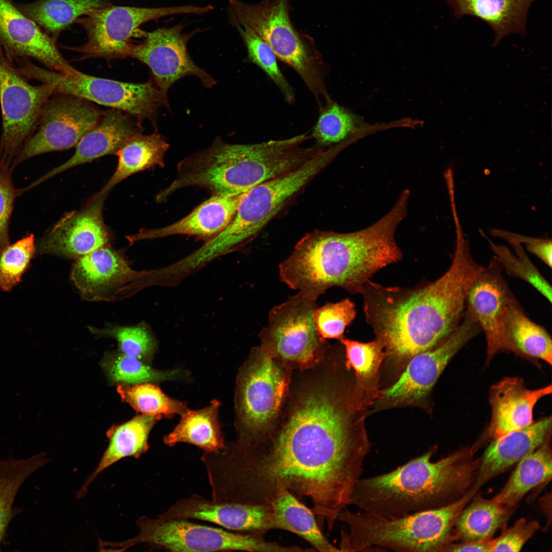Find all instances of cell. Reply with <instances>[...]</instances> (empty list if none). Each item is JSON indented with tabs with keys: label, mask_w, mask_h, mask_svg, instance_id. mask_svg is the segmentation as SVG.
Segmentation results:
<instances>
[{
	"label": "cell",
	"mask_w": 552,
	"mask_h": 552,
	"mask_svg": "<svg viewBox=\"0 0 552 552\" xmlns=\"http://www.w3.org/2000/svg\"><path fill=\"white\" fill-rule=\"evenodd\" d=\"M30 79L53 83L56 93L75 96L124 111L141 122L149 120L157 130L158 111L169 107L168 94L153 81L131 83L93 76L75 69L64 74L30 63L25 69Z\"/></svg>",
	"instance_id": "obj_10"
},
{
	"label": "cell",
	"mask_w": 552,
	"mask_h": 552,
	"mask_svg": "<svg viewBox=\"0 0 552 552\" xmlns=\"http://www.w3.org/2000/svg\"><path fill=\"white\" fill-rule=\"evenodd\" d=\"M475 493L471 490L442 508L397 518L346 509L337 520L349 527L350 551H444L455 539L457 517Z\"/></svg>",
	"instance_id": "obj_6"
},
{
	"label": "cell",
	"mask_w": 552,
	"mask_h": 552,
	"mask_svg": "<svg viewBox=\"0 0 552 552\" xmlns=\"http://www.w3.org/2000/svg\"><path fill=\"white\" fill-rule=\"evenodd\" d=\"M15 5L55 40L62 31L80 16L111 5L106 0H36Z\"/></svg>",
	"instance_id": "obj_34"
},
{
	"label": "cell",
	"mask_w": 552,
	"mask_h": 552,
	"mask_svg": "<svg viewBox=\"0 0 552 552\" xmlns=\"http://www.w3.org/2000/svg\"><path fill=\"white\" fill-rule=\"evenodd\" d=\"M139 533L117 542L103 541L105 551H122L137 544L171 551H286L287 546L267 541L263 535L234 532L186 519L163 520L144 516L136 522Z\"/></svg>",
	"instance_id": "obj_9"
},
{
	"label": "cell",
	"mask_w": 552,
	"mask_h": 552,
	"mask_svg": "<svg viewBox=\"0 0 552 552\" xmlns=\"http://www.w3.org/2000/svg\"><path fill=\"white\" fill-rule=\"evenodd\" d=\"M220 406L215 400L204 408L188 409L173 431L164 436L165 444L172 447L178 443H187L209 452L222 449L225 442L218 419Z\"/></svg>",
	"instance_id": "obj_33"
},
{
	"label": "cell",
	"mask_w": 552,
	"mask_h": 552,
	"mask_svg": "<svg viewBox=\"0 0 552 552\" xmlns=\"http://www.w3.org/2000/svg\"><path fill=\"white\" fill-rule=\"evenodd\" d=\"M352 386L311 389L274 434L233 451L231 473L247 502L270 503L286 490L312 503L320 528H333L350 504L372 443L365 427L367 411L352 403Z\"/></svg>",
	"instance_id": "obj_1"
},
{
	"label": "cell",
	"mask_w": 552,
	"mask_h": 552,
	"mask_svg": "<svg viewBox=\"0 0 552 552\" xmlns=\"http://www.w3.org/2000/svg\"><path fill=\"white\" fill-rule=\"evenodd\" d=\"M549 438L521 460L510 478L493 498L509 507L514 506L531 490L551 477V452Z\"/></svg>",
	"instance_id": "obj_35"
},
{
	"label": "cell",
	"mask_w": 552,
	"mask_h": 552,
	"mask_svg": "<svg viewBox=\"0 0 552 552\" xmlns=\"http://www.w3.org/2000/svg\"><path fill=\"white\" fill-rule=\"evenodd\" d=\"M0 46L13 61L33 59L49 70L65 74L76 69L60 53L56 40L21 12L13 0H0Z\"/></svg>",
	"instance_id": "obj_21"
},
{
	"label": "cell",
	"mask_w": 552,
	"mask_h": 552,
	"mask_svg": "<svg viewBox=\"0 0 552 552\" xmlns=\"http://www.w3.org/2000/svg\"><path fill=\"white\" fill-rule=\"evenodd\" d=\"M356 127L355 116L332 100L319 108L312 136L319 147L332 146L344 140Z\"/></svg>",
	"instance_id": "obj_42"
},
{
	"label": "cell",
	"mask_w": 552,
	"mask_h": 552,
	"mask_svg": "<svg viewBox=\"0 0 552 552\" xmlns=\"http://www.w3.org/2000/svg\"><path fill=\"white\" fill-rule=\"evenodd\" d=\"M12 169L3 157L0 140V252L10 244L9 226L17 189L12 180Z\"/></svg>",
	"instance_id": "obj_46"
},
{
	"label": "cell",
	"mask_w": 552,
	"mask_h": 552,
	"mask_svg": "<svg viewBox=\"0 0 552 552\" xmlns=\"http://www.w3.org/2000/svg\"><path fill=\"white\" fill-rule=\"evenodd\" d=\"M237 25L247 26L263 39L277 58L301 78L318 106L330 101L326 84L330 66L311 39L299 34L290 20L288 0H263L250 5L228 0Z\"/></svg>",
	"instance_id": "obj_7"
},
{
	"label": "cell",
	"mask_w": 552,
	"mask_h": 552,
	"mask_svg": "<svg viewBox=\"0 0 552 552\" xmlns=\"http://www.w3.org/2000/svg\"><path fill=\"white\" fill-rule=\"evenodd\" d=\"M306 160L295 136L251 144H231L217 137L209 147L181 160L176 178L156 196L164 202L189 187L207 189L212 195H236L290 172Z\"/></svg>",
	"instance_id": "obj_5"
},
{
	"label": "cell",
	"mask_w": 552,
	"mask_h": 552,
	"mask_svg": "<svg viewBox=\"0 0 552 552\" xmlns=\"http://www.w3.org/2000/svg\"><path fill=\"white\" fill-rule=\"evenodd\" d=\"M107 194L100 196L84 208L67 213L39 239L36 250L76 260L104 246L111 239L102 215Z\"/></svg>",
	"instance_id": "obj_19"
},
{
	"label": "cell",
	"mask_w": 552,
	"mask_h": 552,
	"mask_svg": "<svg viewBox=\"0 0 552 552\" xmlns=\"http://www.w3.org/2000/svg\"><path fill=\"white\" fill-rule=\"evenodd\" d=\"M245 192L236 195H212L181 219L158 228L140 229L136 234L126 236V239L130 244L141 240L175 235L210 239L229 224Z\"/></svg>",
	"instance_id": "obj_26"
},
{
	"label": "cell",
	"mask_w": 552,
	"mask_h": 552,
	"mask_svg": "<svg viewBox=\"0 0 552 552\" xmlns=\"http://www.w3.org/2000/svg\"><path fill=\"white\" fill-rule=\"evenodd\" d=\"M48 461L43 453L22 459L0 460V545L13 515L12 504L18 489L29 475Z\"/></svg>",
	"instance_id": "obj_37"
},
{
	"label": "cell",
	"mask_w": 552,
	"mask_h": 552,
	"mask_svg": "<svg viewBox=\"0 0 552 552\" xmlns=\"http://www.w3.org/2000/svg\"><path fill=\"white\" fill-rule=\"evenodd\" d=\"M287 379L273 356L258 349L238 376L236 395L238 441L259 442L269 434L281 406Z\"/></svg>",
	"instance_id": "obj_12"
},
{
	"label": "cell",
	"mask_w": 552,
	"mask_h": 552,
	"mask_svg": "<svg viewBox=\"0 0 552 552\" xmlns=\"http://www.w3.org/2000/svg\"><path fill=\"white\" fill-rule=\"evenodd\" d=\"M211 5H185L161 8L109 6L94 9L75 22L85 30L87 41L70 50L80 53L79 60L91 58L107 60L127 57L132 38L145 22L173 14H202L212 10Z\"/></svg>",
	"instance_id": "obj_13"
},
{
	"label": "cell",
	"mask_w": 552,
	"mask_h": 552,
	"mask_svg": "<svg viewBox=\"0 0 552 552\" xmlns=\"http://www.w3.org/2000/svg\"><path fill=\"white\" fill-rule=\"evenodd\" d=\"M492 234L504 240L512 239L520 244H524L526 249L534 254L548 267H551V241L548 238L527 237L501 229H494Z\"/></svg>",
	"instance_id": "obj_48"
},
{
	"label": "cell",
	"mask_w": 552,
	"mask_h": 552,
	"mask_svg": "<svg viewBox=\"0 0 552 552\" xmlns=\"http://www.w3.org/2000/svg\"><path fill=\"white\" fill-rule=\"evenodd\" d=\"M407 207L406 199L399 198L388 213L366 228L348 233L315 230L306 234L280 264L281 281L316 300L333 287L361 294L375 274L401 260L395 234Z\"/></svg>",
	"instance_id": "obj_3"
},
{
	"label": "cell",
	"mask_w": 552,
	"mask_h": 552,
	"mask_svg": "<svg viewBox=\"0 0 552 552\" xmlns=\"http://www.w3.org/2000/svg\"><path fill=\"white\" fill-rule=\"evenodd\" d=\"M339 341L344 349L346 363L353 373V406L357 410L369 412L381 390V372L385 358L383 346L375 338L366 342L344 337Z\"/></svg>",
	"instance_id": "obj_27"
},
{
	"label": "cell",
	"mask_w": 552,
	"mask_h": 552,
	"mask_svg": "<svg viewBox=\"0 0 552 552\" xmlns=\"http://www.w3.org/2000/svg\"><path fill=\"white\" fill-rule=\"evenodd\" d=\"M71 279L83 299L110 302L151 284V272L133 270L122 252L106 246L76 260Z\"/></svg>",
	"instance_id": "obj_17"
},
{
	"label": "cell",
	"mask_w": 552,
	"mask_h": 552,
	"mask_svg": "<svg viewBox=\"0 0 552 552\" xmlns=\"http://www.w3.org/2000/svg\"><path fill=\"white\" fill-rule=\"evenodd\" d=\"M540 528L538 521L519 519L514 525L504 528L492 540L491 551H519L526 542Z\"/></svg>",
	"instance_id": "obj_47"
},
{
	"label": "cell",
	"mask_w": 552,
	"mask_h": 552,
	"mask_svg": "<svg viewBox=\"0 0 552 552\" xmlns=\"http://www.w3.org/2000/svg\"><path fill=\"white\" fill-rule=\"evenodd\" d=\"M487 239L494 253V258L503 271L511 277L520 279L530 284L551 303L550 285L530 260L521 244L512 239L506 240L514 249L515 253H513L508 247L496 245Z\"/></svg>",
	"instance_id": "obj_40"
},
{
	"label": "cell",
	"mask_w": 552,
	"mask_h": 552,
	"mask_svg": "<svg viewBox=\"0 0 552 552\" xmlns=\"http://www.w3.org/2000/svg\"><path fill=\"white\" fill-rule=\"evenodd\" d=\"M550 384L538 389L526 388L516 377H505L490 388L491 416L485 435L494 440L532 424L533 410L538 401L551 394Z\"/></svg>",
	"instance_id": "obj_24"
},
{
	"label": "cell",
	"mask_w": 552,
	"mask_h": 552,
	"mask_svg": "<svg viewBox=\"0 0 552 552\" xmlns=\"http://www.w3.org/2000/svg\"><path fill=\"white\" fill-rule=\"evenodd\" d=\"M89 331L98 336L116 339L122 353L137 358L145 362L153 357L156 348V341L144 323L134 326H121L107 324L102 329L88 327Z\"/></svg>",
	"instance_id": "obj_41"
},
{
	"label": "cell",
	"mask_w": 552,
	"mask_h": 552,
	"mask_svg": "<svg viewBox=\"0 0 552 552\" xmlns=\"http://www.w3.org/2000/svg\"><path fill=\"white\" fill-rule=\"evenodd\" d=\"M102 365L109 380L118 384L136 385L173 380L181 377L182 374L179 370L155 369L144 361L120 351L107 354Z\"/></svg>",
	"instance_id": "obj_38"
},
{
	"label": "cell",
	"mask_w": 552,
	"mask_h": 552,
	"mask_svg": "<svg viewBox=\"0 0 552 552\" xmlns=\"http://www.w3.org/2000/svg\"><path fill=\"white\" fill-rule=\"evenodd\" d=\"M475 446L432 462L435 446L384 474L360 478L350 505L386 518H397L439 509L455 500L470 486L479 460Z\"/></svg>",
	"instance_id": "obj_4"
},
{
	"label": "cell",
	"mask_w": 552,
	"mask_h": 552,
	"mask_svg": "<svg viewBox=\"0 0 552 552\" xmlns=\"http://www.w3.org/2000/svg\"><path fill=\"white\" fill-rule=\"evenodd\" d=\"M142 122L121 110L110 108L102 111L97 124L75 146L73 155L27 187L30 190L72 167L90 162L109 154H116L135 134L143 132Z\"/></svg>",
	"instance_id": "obj_23"
},
{
	"label": "cell",
	"mask_w": 552,
	"mask_h": 552,
	"mask_svg": "<svg viewBox=\"0 0 552 552\" xmlns=\"http://www.w3.org/2000/svg\"><path fill=\"white\" fill-rule=\"evenodd\" d=\"M0 46V103L3 157L10 166L35 132L43 109L55 94L53 83L32 85Z\"/></svg>",
	"instance_id": "obj_14"
},
{
	"label": "cell",
	"mask_w": 552,
	"mask_h": 552,
	"mask_svg": "<svg viewBox=\"0 0 552 552\" xmlns=\"http://www.w3.org/2000/svg\"><path fill=\"white\" fill-rule=\"evenodd\" d=\"M491 539L464 541L459 544H450L444 551H491Z\"/></svg>",
	"instance_id": "obj_49"
},
{
	"label": "cell",
	"mask_w": 552,
	"mask_h": 552,
	"mask_svg": "<svg viewBox=\"0 0 552 552\" xmlns=\"http://www.w3.org/2000/svg\"><path fill=\"white\" fill-rule=\"evenodd\" d=\"M182 26L158 28L145 34V38L132 43L127 57L134 58L150 70L153 82L168 94L169 89L181 78L194 76L202 85L211 88L216 81L193 61L187 50L192 34L182 33Z\"/></svg>",
	"instance_id": "obj_18"
},
{
	"label": "cell",
	"mask_w": 552,
	"mask_h": 552,
	"mask_svg": "<svg viewBox=\"0 0 552 552\" xmlns=\"http://www.w3.org/2000/svg\"><path fill=\"white\" fill-rule=\"evenodd\" d=\"M503 270L493 258L475 278L468 291L466 309L484 332L487 343L486 364L503 351L501 319L505 303L512 295L502 274Z\"/></svg>",
	"instance_id": "obj_22"
},
{
	"label": "cell",
	"mask_w": 552,
	"mask_h": 552,
	"mask_svg": "<svg viewBox=\"0 0 552 552\" xmlns=\"http://www.w3.org/2000/svg\"><path fill=\"white\" fill-rule=\"evenodd\" d=\"M356 310L354 303L346 298L337 303H328L317 307L313 319L319 334L324 339L340 340L344 337L346 328L355 319Z\"/></svg>",
	"instance_id": "obj_45"
},
{
	"label": "cell",
	"mask_w": 552,
	"mask_h": 552,
	"mask_svg": "<svg viewBox=\"0 0 552 552\" xmlns=\"http://www.w3.org/2000/svg\"><path fill=\"white\" fill-rule=\"evenodd\" d=\"M316 302L299 292L274 307L260 333L262 349L283 360L301 363L313 360L324 343L313 319Z\"/></svg>",
	"instance_id": "obj_16"
},
{
	"label": "cell",
	"mask_w": 552,
	"mask_h": 552,
	"mask_svg": "<svg viewBox=\"0 0 552 552\" xmlns=\"http://www.w3.org/2000/svg\"><path fill=\"white\" fill-rule=\"evenodd\" d=\"M160 416L142 414L107 432L108 445L94 471L84 482L77 494L79 498L86 494L89 486L105 469L127 457L139 458L148 450V437Z\"/></svg>",
	"instance_id": "obj_30"
},
{
	"label": "cell",
	"mask_w": 552,
	"mask_h": 552,
	"mask_svg": "<svg viewBox=\"0 0 552 552\" xmlns=\"http://www.w3.org/2000/svg\"><path fill=\"white\" fill-rule=\"evenodd\" d=\"M142 133L132 136L117 152L116 171L91 200L107 194L117 183L132 174L156 167H165L164 157L169 148V143L156 131L149 135Z\"/></svg>",
	"instance_id": "obj_31"
},
{
	"label": "cell",
	"mask_w": 552,
	"mask_h": 552,
	"mask_svg": "<svg viewBox=\"0 0 552 552\" xmlns=\"http://www.w3.org/2000/svg\"><path fill=\"white\" fill-rule=\"evenodd\" d=\"M551 418L534 422L524 428L493 440L485 451L471 489L477 492L484 484L533 452L549 438Z\"/></svg>",
	"instance_id": "obj_25"
},
{
	"label": "cell",
	"mask_w": 552,
	"mask_h": 552,
	"mask_svg": "<svg viewBox=\"0 0 552 552\" xmlns=\"http://www.w3.org/2000/svg\"><path fill=\"white\" fill-rule=\"evenodd\" d=\"M536 1L445 0L456 19L469 15L489 25L494 33V47L510 34H525L528 10Z\"/></svg>",
	"instance_id": "obj_29"
},
{
	"label": "cell",
	"mask_w": 552,
	"mask_h": 552,
	"mask_svg": "<svg viewBox=\"0 0 552 552\" xmlns=\"http://www.w3.org/2000/svg\"><path fill=\"white\" fill-rule=\"evenodd\" d=\"M339 149L338 145H333L323 149L296 169L261 183L246 192L232 220L216 235L217 241L233 250L252 239L291 198L331 162Z\"/></svg>",
	"instance_id": "obj_8"
},
{
	"label": "cell",
	"mask_w": 552,
	"mask_h": 552,
	"mask_svg": "<svg viewBox=\"0 0 552 552\" xmlns=\"http://www.w3.org/2000/svg\"><path fill=\"white\" fill-rule=\"evenodd\" d=\"M269 504L274 515L275 529L297 535L317 551H340L325 537L312 510L289 491L279 492Z\"/></svg>",
	"instance_id": "obj_32"
},
{
	"label": "cell",
	"mask_w": 552,
	"mask_h": 552,
	"mask_svg": "<svg viewBox=\"0 0 552 552\" xmlns=\"http://www.w3.org/2000/svg\"><path fill=\"white\" fill-rule=\"evenodd\" d=\"M36 251L34 235L22 238L0 252V290L9 292L20 281Z\"/></svg>",
	"instance_id": "obj_44"
},
{
	"label": "cell",
	"mask_w": 552,
	"mask_h": 552,
	"mask_svg": "<svg viewBox=\"0 0 552 552\" xmlns=\"http://www.w3.org/2000/svg\"><path fill=\"white\" fill-rule=\"evenodd\" d=\"M481 331L466 309L460 324L444 340L413 356L397 378L381 390L370 412L408 407L430 412L432 391L441 375L458 352Z\"/></svg>",
	"instance_id": "obj_11"
},
{
	"label": "cell",
	"mask_w": 552,
	"mask_h": 552,
	"mask_svg": "<svg viewBox=\"0 0 552 552\" xmlns=\"http://www.w3.org/2000/svg\"><path fill=\"white\" fill-rule=\"evenodd\" d=\"M237 26L247 48L250 61L261 68L275 83L287 103H293L294 90L279 68L277 58L271 48L250 28Z\"/></svg>",
	"instance_id": "obj_43"
},
{
	"label": "cell",
	"mask_w": 552,
	"mask_h": 552,
	"mask_svg": "<svg viewBox=\"0 0 552 552\" xmlns=\"http://www.w3.org/2000/svg\"><path fill=\"white\" fill-rule=\"evenodd\" d=\"M101 113L86 100L66 94H54L43 109L35 132L13 160L11 169L35 156L75 147L97 124Z\"/></svg>",
	"instance_id": "obj_15"
},
{
	"label": "cell",
	"mask_w": 552,
	"mask_h": 552,
	"mask_svg": "<svg viewBox=\"0 0 552 552\" xmlns=\"http://www.w3.org/2000/svg\"><path fill=\"white\" fill-rule=\"evenodd\" d=\"M117 392L123 401L142 414L172 418L175 415L181 416L189 409L185 402L167 396L158 386L151 383L120 384Z\"/></svg>",
	"instance_id": "obj_39"
},
{
	"label": "cell",
	"mask_w": 552,
	"mask_h": 552,
	"mask_svg": "<svg viewBox=\"0 0 552 552\" xmlns=\"http://www.w3.org/2000/svg\"><path fill=\"white\" fill-rule=\"evenodd\" d=\"M484 266L473 258L464 234L456 233L447 270L431 282L410 287L386 286L371 280L361 293L365 320L384 347L382 382L388 385L415 355L444 340L460 324L468 290Z\"/></svg>",
	"instance_id": "obj_2"
},
{
	"label": "cell",
	"mask_w": 552,
	"mask_h": 552,
	"mask_svg": "<svg viewBox=\"0 0 552 552\" xmlns=\"http://www.w3.org/2000/svg\"><path fill=\"white\" fill-rule=\"evenodd\" d=\"M158 518L198 519L234 532L263 536L268 531L275 529L270 504L210 500L197 494L177 500Z\"/></svg>",
	"instance_id": "obj_20"
},
{
	"label": "cell",
	"mask_w": 552,
	"mask_h": 552,
	"mask_svg": "<svg viewBox=\"0 0 552 552\" xmlns=\"http://www.w3.org/2000/svg\"><path fill=\"white\" fill-rule=\"evenodd\" d=\"M503 351L552 363V342L546 330L532 321L512 294L504 305L501 319Z\"/></svg>",
	"instance_id": "obj_28"
},
{
	"label": "cell",
	"mask_w": 552,
	"mask_h": 552,
	"mask_svg": "<svg viewBox=\"0 0 552 552\" xmlns=\"http://www.w3.org/2000/svg\"><path fill=\"white\" fill-rule=\"evenodd\" d=\"M507 507L493 498H476L457 517L454 525L455 537L464 541L490 539L510 516Z\"/></svg>",
	"instance_id": "obj_36"
}]
</instances>
